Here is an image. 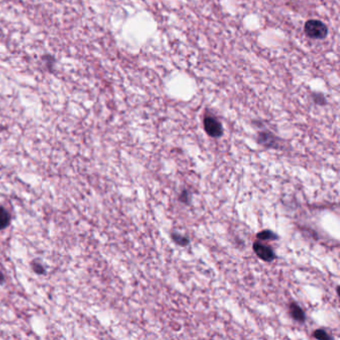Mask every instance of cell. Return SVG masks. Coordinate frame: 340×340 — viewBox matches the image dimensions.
<instances>
[{
	"instance_id": "obj_1",
	"label": "cell",
	"mask_w": 340,
	"mask_h": 340,
	"mask_svg": "<svg viewBox=\"0 0 340 340\" xmlns=\"http://www.w3.org/2000/svg\"><path fill=\"white\" fill-rule=\"evenodd\" d=\"M306 34L312 39H324L328 33L326 25L316 19H312L306 21L304 25Z\"/></svg>"
},
{
	"instance_id": "obj_2",
	"label": "cell",
	"mask_w": 340,
	"mask_h": 340,
	"mask_svg": "<svg viewBox=\"0 0 340 340\" xmlns=\"http://www.w3.org/2000/svg\"><path fill=\"white\" fill-rule=\"evenodd\" d=\"M204 128L206 133L212 138H220L222 135V126L220 122L212 116H206L204 119Z\"/></svg>"
},
{
	"instance_id": "obj_3",
	"label": "cell",
	"mask_w": 340,
	"mask_h": 340,
	"mask_svg": "<svg viewBox=\"0 0 340 340\" xmlns=\"http://www.w3.org/2000/svg\"><path fill=\"white\" fill-rule=\"evenodd\" d=\"M254 250L256 254L260 260H262L264 262H272L276 258V254H274V250L270 246H266V244H264L260 242H256L254 244Z\"/></svg>"
},
{
	"instance_id": "obj_4",
	"label": "cell",
	"mask_w": 340,
	"mask_h": 340,
	"mask_svg": "<svg viewBox=\"0 0 340 340\" xmlns=\"http://www.w3.org/2000/svg\"><path fill=\"white\" fill-rule=\"evenodd\" d=\"M276 137L272 135L270 132H260L258 136V141L260 145L266 148H276L278 141Z\"/></svg>"
},
{
	"instance_id": "obj_5",
	"label": "cell",
	"mask_w": 340,
	"mask_h": 340,
	"mask_svg": "<svg viewBox=\"0 0 340 340\" xmlns=\"http://www.w3.org/2000/svg\"><path fill=\"white\" fill-rule=\"evenodd\" d=\"M290 316L298 322H304L306 320V314L304 310L296 302H292L290 304Z\"/></svg>"
},
{
	"instance_id": "obj_6",
	"label": "cell",
	"mask_w": 340,
	"mask_h": 340,
	"mask_svg": "<svg viewBox=\"0 0 340 340\" xmlns=\"http://www.w3.org/2000/svg\"><path fill=\"white\" fill-rule=\"evenodd\" d=\"M256 238L260 240H278V236L274 232H272L270 230H264L256 234Z\"/></svg>"
},
{
	"instance_id": "obj_7",
	"label": "cell",
	"mask_w": 340,
	"mask_h": 340,
	"mask_svg": "<svg viewBox=\"0 0 340 340\" xmlns=\"http://www.w3.org/2000/svg\"><path fill=\"white\" fill-rule=\"evenodd\" d=\"M10 222V216L8 214V212L4 208L0 206V230L5 228Z\"/></svg>"
},
{
	"instance_id": "obj_8",
	"label": "cell",
	"mask_w": 340,
	"mask_h": 340,
	"mask_svg": "<svg viewBox=\"0 0 340 340\" xmlns=\"http://www.w3.org/2000/svg\"><path fill=\"white\" fill-rule=\"evenodd\" d=\"M172 240L178 244V246H186L188 244L190 240L188 238L180 234H176V232H172Z\"/></svg>"
},
{
	"instance_id": "obj_9",
	"label": "cell",
	"mask_w": 340,
	"mask_h": 340,
	"mask_svg": "<svg viewBox=\"0 0 340 340\" xmlns=\"http://www.w3.org/2000/svg\"><path fill=\"white\" fill-rule=\"evenodd\" d=\"M314 338H318V340H332V336L324 330H316L314 332Z\"/></svg>"
},
{
	"instance_id": "obj_10",
	"label": "cell",
	"mask_w": 340,
	"mask_h": 340,
	"mask_svg": "<svg viewBox=\"0 0 340 340\" xmlns=\"http://www.w3.org/2000/svg\"><path fill=\"white\" fill-rule=\"evenodd\" d=\"M180 200L184 202V204H188L190 202V194L186 190H184L180 194Z\"/></svg>"
},
{
	"instance_id": "obj_11",
	"label": "cell",
	"mask_w": 340,
	"mask_h": 340,
	"mask_svg": "<svg viewBox=\"0 0 340 340\" xmlns=\"http://www.w3.org/2000/svg\"><path fill=\"white\" fill-rule=\"evenodd\" d=\"M3 280V276H2V274L0 272V282Z\"/></svg>"
}]
</instances>
